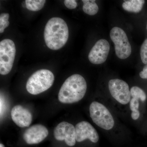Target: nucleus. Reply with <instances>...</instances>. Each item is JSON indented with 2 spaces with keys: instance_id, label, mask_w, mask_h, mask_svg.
<instances>
[{
  "instance_id": "nucleus-20",
  "label": "nucleus",
  "mask_w": 147,
  "mask_h": 147,
  "mask_svg": "<svg viewBox=\"0 0 147 147\" xmlns=\"http://www.w3.org/2000/svg\"><path fill=\"white\" fill-rule=\"evenodd\" d=\"M65 5L69 9H74L77 7V3L75 0H65L64 1Z\"/></svg>"
},
{
  "instance_id": "nucleus-23",
  "label": "nucleus",
  "mask_w": 147,
  "mask_h": 147,
  "mask_svg": "<svg viewBox=\"0 0 147 147\" xmlns=\"http://www.w3.org/2000/svg\"><path fill=\"white\" fill-rule=\"evenodd\" d=\"M0 147H5L4 145L3 144H0Z\"/></svg>"
},
{
  "instance_id": "nucleus-22",
  "label": "nucleus",
  "mask_w": 147,
  "mask_h": 147,
  "mask_svg": "<svg viewBox=\"0 0 147 147\" xmlns=\"http://www.w3.org/2000/svg\"><path fill=\"white\" fill-rule=\"evenodd\" d=\"M139 116H140V113L139 110H136V111H132L131 114V117L133 120H137L139 118Z\"/></svg>"
},
{
  "instance_id": "nucleus-8",
  "label": "nucleus",
  "mask_w": 147,
  "mask_h": 147,
  "mask_svg": "<svg viewBox=\"0 0 147 147\" xmlns=\"http://www.w3.org/2000/svg\"><path fill=\"white\" fill-rule=\"evenodd\" d=\"M54 135L57 140H64L69 146H73L76 144L75 127L67 122H62L57 125L54 129Z\"/></svg>"
},
{
  "instance_id": "nucleus-2",
  "label": "nucleus",
  "mask_w": 147,
  "mask_h": 147,
  "mask_svg": "<svg viewBox=\"0 0 147 147\" xmlns=\"http://www.w3.org/2000/svg\"><path fill=\"white\" fill-rule=\"evenodd\" d=\"M87 83L84 77L79 74L69 77L61 87L58 99L63 103H74L82 100L86 94Z\"/></svg>"
},
{
  "instance_id": "nucleus-18",
  "label": "nucleus",
  "mask_w": 147,
  "mask_h": 147,
  "mask_svg": "<svg viewBox=\"0 0 147 147\" xmlns=\"http://www.w3.org/2000/svg\"><path fill=\"white\" fill-rule=\"evenodd\" d=\"M140 56L142 62L147 65V38L145 40L141 46Z\"/></svg>"
},
{
  "instance_id": "nucleus-5",
  "label": "nucleus",
  "mask_w": 147,
  "mask_h": 147,
  "mask_svg": "<svg viewBox=\"0 0 147 147\" xmlns=\"http://www.w3.org/2000/svg\"><path fill=\"white\" fill-rule=\"evenodd\" d=\"M90 116L93 121L98 126L106 130L113 128L114 119L110 111L104 105L94 101L90 107Z\"/></svg>"
},
{
  "instance_id": "nucleus-9",
  "label": "nucleus",
  "mask_w": 147,
  "mask_h": 147,
  "mask_svg": "<svg viewBox=\"0 0 147 147\" xmlns=\"http://www.w3.org/2000/svg\"><path fill=\"white\" fill-rule=\"evenodd\" d=\"M110 50V44L106 40H98L89 54L90 61L94 64L103 63L107 60Z\"/></svg>"
},
{
  "instance_id": "nucleus-10",
  "label": "nucleus",
  "mask_w": 147,
  "mask_h": 147,
  "mask_svg": "<svg viewBox=\"0 0 147 147\" xmlns=\"http://www.w3.org/2000/svg\"><path fill=\"white\" fill-rule=\"evenodd\" d=\"M75 138L76 141L80 142L89 139L93 143L99 140V136L95 129L89 123L82 121L75 126Z\"/></svg>"
},
{
  "instance_id": "nucleus-12",
  "label": "nucleus",
  "mask_w": 147,
  "mask_h": 147,
  "mask_svg": "<svg viewBox=\"0 0 147 147\" xmlns=\"http://www.w3.org/2000/svg\"><path fill=\"white\" fill-rule=\"evenodd\" d=\"M11 119L19 127H28L32 122L31 113L21 105H16L12 108L11 112Z\"/></svg>"
},
{
  "instance_id": "nucleus-15",
  "label": "nucleus",
  "mask_w": 147,
  "mask_h": 147,
  "mask_svg": "<svg viewBox=\"0 0 147 147\" xmlns=\"http://www.w3.org/2000/svg\"><path fill=\"white\" fill-rule=\"evenodd\" d=\"M26 8L29 10L36 11L40 10L46 3L45 0H26Z\"/></svg>"
},
{
  "instance_id": "nucleus-3",
  "label": "nucleus",
  "mask_w": 147,
  "mask_h": 147,
  "mask_svg": "<svg viewBox=\"0 0 147 147\" xmlns=\"http://www.w3.org/2000/svg\"><path fill=\"white\" fill-rule=\"evenodd\" d=\"M55 76L53 72L46 69L35 72L28 79L26 89L29 93L37 95L45 91L53 86Z\"/></svg>"
},
{
  "instance_id": "nucleus-13",
  "label": "nucleus",
  "mask_w": 147,
  "mask_h": 147,
  "mask_svg": "<svg viewBox=\"0 0 147 147\" xmlns=\"http://www.w3.org/2000/svg\"><path fill=\"white\" fill-rule=\"evenodd\" d=\"M144 3V0H129L123 3L122 7L129 12L138 13L142 10Z\"/></svg>"
},
{
  "instance_id": "nucleus-19",
  "label": "nucleus",
  "mask_w": 147,
  "mask_h": 147,
  "mask_svg": "<svg viewBox=\"0 0 147 147\" xmlns=\"http://www.w3.org/2000/svg\"><path fill=\"white\" fill-rule=\"evenodd\" d=\"M139 99L132 98L130 101L129 107L131 111L138 110L139 106Z\"/></svg>"
},
{
  "instance_id": "nucleus-21",
  "label": "nucleus",
  "mask_w": 147,
  "mask_h": 147,
  "mask_svg": "<svg viewBox=\"0 0 147 147\" xmlns=\"http://www.w3.org/2000/svg\"><path fill=\"white\" fill-rule=\"evenodd\" d=\"M139 76L142 79H147V65L144 67L143 70L140 72Z\"/></svg>"
},
{
  "instance_id": "nucleus-17",
  "label": "nucleus",
  "mask_w": 147,
  "mask_h": 147,
  "mask_svg": "<svg viewBox=\"0 0 147 147\" xmlns=\"http://www.w3.org/2000/svg\"><path fill=\"white\" fill-rule=\"evenodd\" d=\"M9 15L8 13H2L0 15V33H2L5 29L9 25L8 21Z\"/></svg>"
},
{
  "instance_id": "nucleus-11",
  "label": "nucleus",
  "mask_w": 147,
  "mask_h": 147,
  "mask_svg": "<svg viewBox=\"0 0 147 147\" xmlns=\"http://www.w3.org/2000/svg\"><path fill=\"white\" fill-rule=\"evenodd\" d=\"M48 129L41 124H36L29 127L24 134V139L28 144H39L48 135Z\"/></svg>"
},
{
  "instance_id": "nucleus-14",
  "label": "nucleus",
  "mask_w": 147,
  "mask_h": 147,
  "mask_svg": "<svg viewBox=\"0 0 147 147\" xmlns=\"http://www.w3.org/2000/svg\"><path fill=\"white\" fill-rule=\"evenodd\" d=\"M84 3L83 10L84 12L88 15H95L98 11V7L95 1L93 0H83Z\"/></svg>"
},
{
  "instance_id": "nucleus-1",
  "label": "nucleus",
  "mask_w": 147,
  "mask_h": 147,
  "mask_svg": "<svg viewBox=\"0 0 147 147\" xmlns=\"http://www.w3.org/2000/svg\"><path fill=\"white\" fill-rule=\"evenodd\" d=\"M44 39L47 47L51 50H58L63 47L69 37L67 24L62 18L53 17L45 26Z\"/></svg>"
},
{
  "instance_id": "nucleus-4",
  "label": "nucleus",
  "mask_w": 147,
  "mask_h": 147,
  "mask_svg": "<svg viewBox=\"0 0 147 147\" xmlns=\"http://www.w3.org/2000/svg\"><path fill=\"white\" fill-rule=\"evenodd\" d=\"M16 49L14 42L11 40L5 39L0 42V74H8L13 67Z\"/></svg>"
},
{
  "instance_id": "nucleus-6",
  "label": "nucleus",
  "mask_w": 147,
  "mask_h": 147,
  "mask_svg": "<svg viewBox=\"0 0 147 147\" xmlns=\"http://www.w3.org/2000/svg\"><path fill=\"white\" fill-rule=\"evenodd\" d=\"M110 37L115 44L118 57L121 59L128 58L131 55V48L124 31L119 27H114L110 31Z\"/></svg>"
},
{
  "instance_id": "nucleus-16",
  "label": "nucleus",
  "mask_w": 147,
  "mask_h": 147,
  "mask_svg": "<svg viewBox=\"0 0 147 147\" xmlns=\"http://www.w3.org/2000/svg\"><path fill=\"white\" fill-rule=\"evenodd\" d=\"M130 92L131 96L132 98L140 99L142 101H144L146 99V95L145 92L139 87H132L130 89Z\"/></svg>"
},
{
  "instance_id": "nucleus-24",
  "label": "nucleus",
  "mask_w": 147,
  "mask_h": 147,
  "mask_svg": "<svg viewBox=\"0 0 147 147\" xmlns=\"http://www.w3.org/2000/svg\"><path fill=\"white\" fill-rule=\"evenodd\" d=\"M146 29H147V26H146Z\"/></svg>"
},
{
  "instance_id": "nucleus-7",
  "label": "nucleus",
  "mask_w": 147,
  "mask_h": 147,
  "mask_svg": "<svg viewBox=\"0 0 147 147\" xmlns=\"http://www.w3.org/2000/svg\"><path fill=\"white\" fill-rule=\"evenodd\" d=\"M111 95L118 102L125 105L131 100V94L127 83L119 79H111L108 83Z\"/></svg>"
}]
</instances>
